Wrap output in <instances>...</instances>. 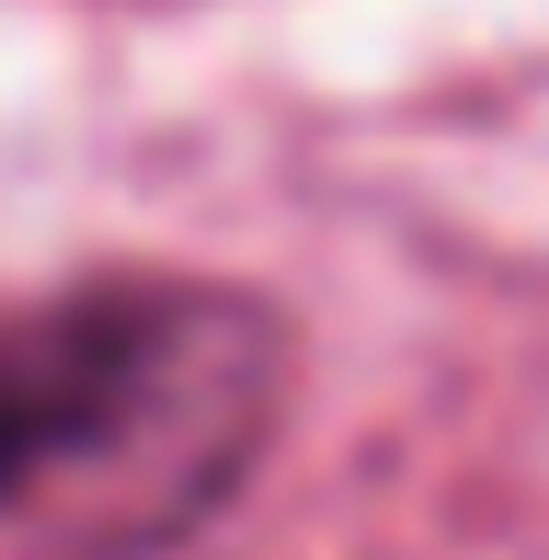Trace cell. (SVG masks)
Returning <instances> with one entry per match:
<instances>
[{"label": "cell", "instance_id": "cell-1", "mask_svg": "<svg viewBox=\"0 0 549 560\" xmlns=\"http://www.w3.org/2000/svg\"><path fill=\"white\" fill-rule=\"evenodd\" d=\"M287 320L241 287L115 275L0 320V549L138 560L264 469Z\"/></svg>", "mask_w": 549, "mask_h": 560}]
</instances>
